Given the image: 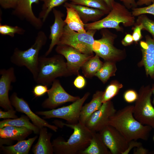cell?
<instances>
[{
  "instance_id": "f546056e",
  "label": "cell",
  "mask_w": 154,
  "mask_h": 154,
  "mask_svg": "<svg viewBox=\"0 0 154 154\" xmlns=\"http://www.w3.org/2000/svg\"><path fill=\"white\" fill-rule=\"evenodd\" d=\"M71 3L96 8L104 11L108 14L111 10L104 0H69Z\"/></svg>"
},
{
  "instance_id": "d6986e66",
  "label": "cell",
  "mask_w": 154,
  "mask_h": 154,
  "mask_svg": "<svg viewBox=\"0 0 154 154\" xmlns=\"http://www.w3.org/2000/svg\"><path fill=\"white\" fill-rule=\"evenodd\" d=\"M65 7H69L74 9L77 12L83 22L84 24L89 22H94L100 20L106 13L98 9L83 5H76L71 3H65Z\"/></svg>"
},
{
  "instance_id": "ac0fdd59",
  "label": "cell",
  "mask_w": 154,
  "mask_h": 154,
  "mask_svg": "<svg viewBox=\"0 0 154 154\" xmlns=\"http://www.w3.org/2000/svg\"><path fill=\"white\" fill-rule=\"evenodd\" d=\"M52 12L54 17V23L50 26V34L49 38L51 42L49 48L45 54L47 56L52 52L53 48L59 43L63 32L64 27L66 25L62 19L64 14L60 11L54 8Z\"/></svg>"
},
{
  "instance_id": "e575fe53",
  "label": "cell",
  "mask_w": 154,
  "mask_h": 154,
  "mask_svg": "<svg viewBox=\"0 0 154 154\" xmlns=\"http://www.w3.org/2000/svg\"><path fill=\"white\" fill-rule=\"evenodd\" d=\"M47 85L38 84L34 87L32 92L35 97H40L47 93L48 89Z\"/></svg>"
},
{
  "instance_id": "4fadbf2b",
  "label": "cell",
  "mask_w": 154,
  "mask_h": 154,
  "mask_svg": "<svg viewBox=\"0 0 154 154\" xmlns=\"http://www.w3.org/2000/svg\"><path fill=\"white\" fill-rule=\"evenodd\" d=\"M113 102L103 103L100 108L92 114L84 124L92 132H99L108 124L110 118L116 111Z\"/></svg>"
},
{
  "instance_id": "d590c367",
  "label": "cell",
  "mask_w": 154,
  "mask_h": 154,
  "mask_svg": "<svg viewBox=\"0 0 154 154\" xmlns=\"http://www.w3.org/2000/svg\"><path fill=\"white\" fill-rule=\"evenodd\" d=\"M138 97V93L135 90L129 89L126 91L123 95L125 101L128 103L135 102Z\"/></svg>"
},
{
  "instance_id": "ffe728a7",
  "label": "cell",
  "mask_w": 154,
  "mask_h": 154,
  "mask_svg": "<svg viewBox=\"0 0 154 154\" xmlns=\"http://www.w3.org/2000/svg\"><path fill=\"white\" fill-rule=\"evenodd\" d=\"M52 134L48 132L47 127L40 129L38 141L34 145L32 151L34 154H53L54 153L50 139Z\"/></svg>"
},
{
  "instance_id": "bcb514c9",
  "label": "cell",
  "mask_w": 154,
  "mask_h": 154,
  "mask_svg": "<svg viewBox=\"0 0 154 154\" xmlns=\"http://www.w3.org/2000/svg\"><path fill=\"white\" fill-rule=\"evenodd\" d=\"M104 1L111 10L115 2V0H104Z\"/></svg>"
},
{
  "instance_id": "8d00e7d4",
  "label": "cell",
  "mask_w": 154,
  "mask_h": 154,
  "mask_svg": "<svg viewBox=\"0 0 154 154\" xmlns=\"http://www.w3.org/2000/svg\"><path fill=\"white\" fill-rule=\"evenodd\" d=\"M143 29V26L141 23L136 25L133 28V30L132 36L134 41L135 43H137L142 38V30Z\"/></svg>"
},
{
  "instance_id": "5b68a950",
  "label": "cell",
  "mask_w": 154,
  "mask_h": 154,
  "mask_svg": "<svg viewBox=\"0 0 154 154\" xmlns=\"http://www.w3.org/2000/svg\"><path fill=\"white\" fill-rule=\"evenodd\" d=\"M71 75L64 57L58 54L50 57H39L38 73L34 80L38 84L48 86L57 78Z\"/></svg>"
},
{
  "instance_id": "f35d334b",
  "label": "cell",
  "mask_w": 154,
  "mask_h": 154,
  "mask_svg": "<svg viewBox=\"0 0 154 154\" xmlns=\"http://www.w3.org/2000/svg\"><path fill=\"white\" fill-rule=\"evenodd\" d=\"M16 111L14 109H11L6 111L0 110V118L5 119H14L18 118L16 115Z\"/></svg>"
},
{
  "instance_id": "ab89813d",
  "label": "cell",
  "mask_w": 154,
  "mask_h": 154,
  "mask_svg": "<svg viewBox=\"0 0 154 154\" xmlns=\"http://www.w3.org/2000/svg\"><path fill=\"white\" fill-rule=\"evenodd\" d=\"M73 84L74 86L78 89L84 88L86 85V81L84 77L79 74L74 79Z\"/></svg>"
},
{
  "instance_id": "e0dca14e",
  "label": "cell",
  "mask_w": 154,
  "mask_h": 154,
  "mask_svg": "<svg viewBox=\"0 0 154 154\" xmlns=\"http://www.w3.org/2000/svg\"><path fill=\"white\" fill-rule=\"evenodd\" d=\"M145 38L140 42L142 58L138 65L143 66L147 76L154 80V39L148 35Z\"/></svg>"
},
{
  "instance_id": "8992f818",
  "label": "cell",
  "mask_w": 154,
  "mask_h": 154,
  "mask_svg": "<svg viewBox=\"0 0 154 154\" xmlns=\"http://www.w3.org/2000/svg\"><path fill=\"white\" fill-rule=\"evenodd\" d=\"M101 38L95 40L92 45L94 52L105 61L116 62L125 58L126 56L125 50L117 48L114 45L117 35L107 29H101Z\"/></svg>"
},
{
  "instance_id": "4316f807",
  "label": "cell",
  "mask_w": 154,
  "mask_h": 154,
  "mask_svg": "<svg viewBox=\"0 0 154 154\" xmlns=\"http://www.w3.org/2000/svg\"><path fill=\"white\" fill-rule=\"evenodd\" d=\"M104 63L100 59V57L95 54L87 60L81 67L85 77L91 78L102 66Z\"/></svg>"
},
{
  "instance_id": "44dd1931",
  "label": "cell",
  "mask_w": 154,
  "mask_h": 154,
  "mask_svg": "<svg viewBox=\"0 0 154 154\" xmlns=\"http://www.w3.org/2000/svg\"><path fill=\"white\" fill-rule=\"evenodd\" d=\"M103 91H97L94 94L91 100L83 106L81 109L79 122L84 124L89 117L99 110L103 104Z\"/></svg>"
},
{
  "instance_id": "b9f144b4",
  "label": "cell",
  "mask_w": 154,
  "mask_h": 154,
  "mask_svg": "<svg viewBox=\"0 0 154 154\" xmlns=\"http://www.w3.org/2000/svg\"><path fill=\"white\" fill-rule=\"evenodd\" d=\"M134 42L132 35L127 33L121 40V43L123 46H127L131 44Z\"/></svg>"
},
{
  "instance_id": "c3c4849f",
  "label": "cell",
  "mask_w": 154,
  "mask_h": 154,
  "mask_svg": "<svg viewBox=\"0 0 154 154\" xmlns=\"http://www.w3.org/2000/svg\"><path fill=\"white\" fill-rule=\"evenodd\" d=\"M153 140L154 141V136L153 137Z\"/></svg>"
},
{
  "instance_id": "d4e9b609",
  "label": "cell",
  "mask_w": 154,
  "mask_h": 154,
  "mask_svg": "<svg viewBox=\"0 0 154 154\" xmlns=\"http://www.w3.org/2000/svg\"><path fill=\"white\" fill-rule=\"evenodd\" d=\"M66 16L64 21L71 30L79 33H85L86 31L83 22L77 11L73 8L65 7Z\"/></svg>"
},
{
  "instance_id": "9a60e30c",
  "label": "cell",
  "mask_w": 154,
  "mask_h": 154,
  "mask_svg": "<svg viewBox=\"0 0 154 154\" xmlns=\"http://www.w3.org/2000/svg\"><path fill=\"white\" fill-rule=\"evenodd\" d=\"M40 0H19L16 8L14 9L12 14L21 20L25 21L37 29H40L43 22L38 17L34 14L32 10V5L38 3Z\"/></svg>"
},
{
  "instance_id": "9c48e42d",
  "label": "cell",
  "mask_w": 154,
  "mask_h": 154,
  "mask_svg": "<svg viewBox=\"0 0 154 154\" xmlns=\"http://www.w3.org/2000/svg\"><path fill=\"white\" fill-rule=\"evenodd\" d=\"M90 94L89 92L86 93L82 98L68 106L48 111H37L35 113L43 116L44 119L59 118L66 120L67 123L76 124L79 122L82 108Z\"/></svg>"
},
{
  "instance_id": "1f68e13d",
  "label": "cell",
  "mask_w": 154,
  "mask_h": 154,
  "mask_svg": "<svg viewBox=\"0 0 154 154\" xmlns=\"http://www.w3.org/2000/svg\"><path fill=\"white\" fill-rule=\"evenodd\" d=\"M25 32V30L20 27L2 25L0 23V34L1 35H8L13 37L16 34L23 35Z\"/></svg>"
},
{
  "instance_id": "4dcf8cb0",
  "label": "cell",
  "mask_w": 154,
  "mask_h": 154,
  "mask_svg": "<svg viewBox=\"0 0 154 154\" xmlns=\"http://www.w3.org/2000/svg\"><path fill=\"white\" fill-rule=\"evenodd\" d=\"M123 85L117 80H112L103 91L102 102L104 103L111 100L118 93Z\"/></svg>"
},
{
  "instance_id": "7a4b0ae2",
  "label": "cell",
  "mask_w": 154,
  "mask_h": 154,
  "mask_svg": "<svg viewBox=\"0 0 154 154\" xmlns=\"http://www.w3.org/2000/svg\"><path fill=\"white\" fill-rule=\"evenodd\" d=\"M54 123L61 127L66 126L73 131L67 141L61 137H58L52 142L54 153L55 154H80L89 145L93 132L84 124L78 122L75 124L64 123L59 121Z\"/></svg>"
},
{
  "instance_id": "2e32d148",
  "label": "cell",
  "mask_w": 154,
  "mask_h": 154,
  "mask_svg": "<svg viewBox=\"0 0 154 154\" xmlns=\"http://www.w3.org/2000/svg\"><path fill=\"white\" fill-rule=\"evenodd\" d=\"M0 106L6 111L14 109L9 93L11 89V83L17 80L14 69L13 67L2 69L0 70Z\"/></svg>"
},
{
  "instance_id": "7bdbcfd3",
  "label": "cell",
  "mask_w": 154,
  "mask_h": 154,
  "mask_svg": "<svg viewBox=\"0 0 154 154\" xmlns=\"http://www.w3.org/2000/svg\"><path fill=\"white\" fill-rule=\"evenodd\" d=\"M128 9L137 7L138 6L135 0H119Z\"/></svg>"
},
{
  "instance_id": "f1b7e54d",
  "label": "cell",
  "mask_w": 154,
  "mask_h": 154,
  "mask_svg": "<svg viewBox=\"0 0 154 154\" xmlns=\"http://www.w3.org/2000/svg\"><path fill=\"white\" fill-rule=\"evenodd\" d=\"M68 0H40L43 2L38 17L44 22L50 11L55 7L59 6Z\"/></svg>"
},
{
  "instance_id": "30bf717a",
  "label": "cell",
  "mask_w": 154,
  "mask_h": 154,
  "mask_svg": "<svg viewBox=\"0 0 154 154\" xmlns=\"http://www.w3.org/2000/svg\"><path fill=\"white\" fill-rule=\"evenodd\" d=\"M55 51L66 58L68 69L72 75L79 74V71L83 64L94 56L83 53L65 44L57 45Z\"/></svg>"
},
{
  "instance_id": "83f0119b",
  "label": "cell",
  "mask_w": 154,
  "mask_h": 154,
  "mask_svg": "<svg viewBox=\"0 0 154 154\" xmlns=\"http://www.w3.org/2000/svg\"><path fill=\"white\" fill-rule=\"evenodd\" d=\"M117 70L116 62L105 61L101 68L96 73L95 76L105 84L110 77L115 75Z\"/></svg>"
},
{
  "instance_id": "3957f363",
  "label": "cell",
  "mask_w": 154,
  "mask_h": 154,
  "mask_svg": "<svg viewBox=\"0 0 154 154\" xmlns=\"http://www.w3.org/2000/svg\"><path fill=\"white\" fill-rule=\"evenodd\" d=\"M135 17L123 5L115 2L106 16L96 21L84 24L86 31L100 30L104 28H112L117 31L123 32V29L120 26L122 23L125 27H131L135 24Z\"/></svg>"
},
{
  "instance_id": "836d02e7",
  "label": "cell",
  "mask_w": 154,
  "mask_h": 154,
  "mask_svg": "<svg viewBox=\"0 0 154 154\" xmlns=\"http://www.w3.org/2000/svg\"><path fill=\"white\" fill-rule=\"evenodd\" d=\"M132 10V14L135 17L146 14L154 16V3L146 7L134 8Z\"/></svg>"
},
{
  "instance_id": "74e56055",
  "label": "cell",
  "mask_w": 154,
  "mask_h": 154,
  "mask_svg": "<svg viewBox=\"0 0 154 154\" xmlns=\"http://www.w3.org/2000/svg\"><path fill=\"white\" fill-rule=\"evenodd\" d=\"M19 0H0V5L2 8L7 9H13L16 7Z\"/></svg>"
},
{
  "instance_id": "60d3db41",
  "label": "cell",
  "mask_w": 154,
  "mask_h": 154,
  "mask_svg": "<svg viewBox=\"0 0 154 154\" xmlns=\"http://www.w3.org/2000/svg\"><path fill=\"white\" fill-rule=\"evenodd\" d=\"M141 145H142V143L140 142L137 141V140H132L131 141L128 143L127 149L122 154H128L133 148H134L136 147Z\"/></svg>"
},
{
  "instance_id": "f6af8a7d",
  "label": "cell",
  "mask_w": 154,
  "mask_h": 154,
  "mask_svg": "<svg viewBox=\"0 0 154 154\" xmlns=\"http://www.w3.org/2000/svg\"><path fill=\"white\" fill-rule=\"evenodd\" d=\"M154 3V0H138L137 2V6H141L143 5H149Z\"/></svg>"
},
{
  "instance_id": "603a6c76",
  "label": "cell",
  "mask_w": 154,
  "mask_h": 154,
  "mask_svg": "<svg viewBox=\"0 0 154 154\" xmlns=\"http://www.w3.org/2000/svg\"><path fill=\"white\" fill-rule=\"evenodd\" d=\"M37 136L19 141L15 145L9 146L1 145L0 149L6 154H28Z\"/></svg>"
},
{
  "instance_id": "d6a6232c",
  "label": "cell",
  "mask_w": 154,
  "mask_h": 154,
  "mask_svg": "<svg viewBox=\"0 0 154 154\" xmlns=\"http://www.w3.org/2000/svg\"><path fill=\"white\" fill-rule=\"evenodd\" d=\"M136 25L141 23L143 26V30L149 32L154 39V21L150 19L145 14L138 16L136 20Z\"/></svg>"
},
{
  "instance_id": "277c9868",
  "label": "cell",
  "mask_w": 154,
  "mask_h": 154,
  "mask_svg": "<svg viewBox=\"0 0 154 154\" xmlns=\"http://www.w3.org/2000/svg\"><path fill=\"white\" fill-rule=\"evenodd\" d=\"M47 38L44 32L39 31L33 44L27 49L23 50L15 48L10 57L13 64L19 67H26L32 74L35 80L37 76L39 53L46 44Z\"/></svg>"
},
{
  "instance_id": "7402d4cb",
  "label": "cell",
  "mask_w": 154,
  "mask_h": 154,
  "mask_svg": "<svg viewBox=\"0 0 154 154\" xmlns=\"http://www.w3.org/2000/svg\"><path fill=\"white\" fill-rule=\"evenodd\" d=\"M33 132L24 127L7 126L0 128V137L18 141L25 140Z\"/></svg>"
},
{
  "instance_id": "52a82bcc",
  "label": "cell",
  "mask_w": 154,
  "mask_h": 154,
  "mask_svg": "<svg viewBox=\"0 0 154 154\" xmlns=\"http://www.w3.org/2000/svg\"><path fill=\"white\" fill-rule=\"evenodd\" d=\"M96 31L90 30L85 33H79L71 30L66 25L58 44L68 45L83 53L94 55L92 47Z\"/></svg>"
},
{
  "instance_id": "ba28073f",
  "label": "cell",
  "mask_w": 154,
  "mask_h": 154,
  "mask_svg": "<svg viewBox=\"0 0 154 154\" xmlns=\"http://www.w3.org/2000/svg\"><path fill=\"white\" fill-rule=\"evenodd\" d=\"M152 94L149 85L141 87L134 105L133 114L135 118L141 124L154 128V107L151 102Z\"/></svg>"
},
{
  "instance_id": "7dc6e473",
  "label": "cell",
  "mask_w": 154,
  "mask_h": 154,
  "mask_svg": "<svg viewBox=\"0 0 154 154\" xmlns=\"http://www.w3.org/2000/svg\"><path fill=\"white\" fill-rule=\"evenodd\" d=\"M151 89L152 92V93L153 94L154 97L152 102V103L154 105V84H152V86L151 87Z\"/></svg>"
},
{
  "instance_id": "5bb4252c",
  "label": "cell",
  "mask_w": 154,
  "mask_h": 154,
  "mask_svg": "<svg viewBox=\"0 0 154 154\" xmlns=\"http://www.w3.org/2000/svg\"><path fill=\"white\" fill-rule=\"evenodd\" d=\"M10 100L12 106L16 111L25 114L32 123L39 129L45 127L54 132L57 131L58 127L56 126L50 124L44 119L34 113L30 109L27 102L23 98L19 97L16 92L12 94Z\"/></svg>"
},
{
  "instance_id": "ee69618b",
  "label": "cell",
  "mask_w": 154,
  "mask_h": 154,
  "mask_svg": "<svg viewBox=\"0 0 154 154\" xmlns=\"http://www.w3.org/2000/svg\"><path fill=\"white\" fill-rule=\"evenodd\" d=\"M149 153L148 150L142 145L135 148L133 151L134 154H147Z\"/></svg>"
},
{
  "instance_id": "484cf974",
  "label": "cell",
  "mask_w": 154,
  "mask_h": 154,
  "mask_svg": "<svg viewBox=\"0 0 154 154\" xmlns=\"http://www.w3.org/2000/svg\"><path fill=\"white\" fill-rule=\"evenodd\" d=\"M27 116L22 115L19 118L14 119H5L0 121V128L7 126L24 127L31 130L35 134L39 133L40 129L30 121Z\"/></svg>"
},
{
  "instance_id": "cb8c5ba5",
  "label": "cell",
  "mask_w": 154,
  "mask_h": 154,
  "mask_svg": "<svg viewBox=\"0 0 154 154\" xmlns=\"http://www.w3.org/2000/svg\"><path fill=\"white\" fill-rule=\"evenodd\" d=\"M100 133L93 132L89 145L80 154H110Z\"/></svg>"
},
{
  "instance_id": "7c38bea8",
  "label": "cell",
  "mask_w": 154,
  "mask_h": 154,
  "mask_svg": "<svg viewBox=\"0 0 154 154\" xmlns=\"http://www.w3.org/2000/svg\"><path fill=\"white\" fill-rule=\"evenodd\" d=\"M102 139L111 154H122L129 142L115 128L108 125L99 132Z\"/></svg>"
},
{
  "instance_id": "8fae6325",
  "label": "cell",
  "mask_w": 154,
  "mask_h": 154,
  "mask_svg": "<svg viewBox=\"0 0 154 154\" xmlns=\"http://www.w3.org/2000/svg\"><path fill=\"white\" fill-rule=\"evenodd\" d=\"M48 98L42 102V108L50 110L54 109L67 102H73L80 98L67 93L61 85L59 80L55 79L47 92Z\"/></svg>"
},
{
  "instance_id": "6da1fadb",
  "label": "cell",
  "mask_w": 154,
  "mask_h": 154,
  "mask_svg": "<svg viewBox=\"0 0 154 154\" xmlns=\"http://www.w3.org/2000/svg\"><path fill=\"white\" fill-rule=\"evenodd\" d=\"M134 105H129L116 111L110 117L108 125L116 129L129 142L141 139L147 140L152 127L137 120L133 114Z\"/></svg>"
}]
</instances>
